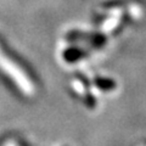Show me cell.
<instances>
[{"mask_svg": "<svg viewBox=\"0 0 146 146\" xmlns=\"http://www.w3.org/2000/svg\"><path fill=\"white\" fill-rule=\"evenodd\" d=\"M0 68H1L3 72L6 76H11L16 84H21L23 86H28V85L31 86V84H28V82L26 79L25 73L21 71V67L18 68L17 63L15 61H12L11 55H9L5 51V48H4L1 42H0Z\"/></svg>", "mask_w": 146, "mask_h": 146, "instance_id": "obj_1", "label": "cell"}]
</instances>
